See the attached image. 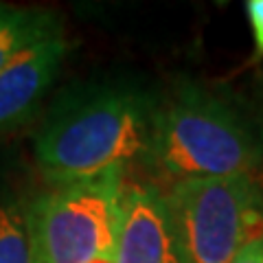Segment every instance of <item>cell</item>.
<instances>
[{
	"label": "cell",
	"mask_w": 263,
	"mask_h": 263,
	"mask_svg": "<svg viewBox=\"0 0 263 263\" xmlns=\"http://www.w3.org/2000/svg\"><path fill=\"white\" fill-rule=\"evenodd\" d=\"M233 263H263V235L252 239L237 252Z\"/></svg>",
	"instance_id": "10"
},
{
	"label": "cell",
	"mask_w": 263,
	"mask_h": 263,
	"mask_svg": "<svg viewBox=\"0 0 263 263\" xmlns=\"http://www.w3.org/2000/svg\"><path fill=\"white\" fill-rule=\"evenodd\" d=\"M246 15H248L252 40H254V55L263 57V0H248L243 5Z\"/></svg>",
	"instance_id": "9"
},
{
	"label": "cell",
	"mask_w": 263,
	"mask_h": 263,
	"mask_svg": "<svg viewBox=\"0 0 263 263\" xmlns=\"http://www.w3.org/2000/svg\"><path fill=\"white\" fill-rule=\"evenodd\" d=\"M68 53L64 33L31 46L0 70V132L18 125L51 88Z\"/></svg>",
	"instance_id": "6"
},
{
	"label": "cell",
	"mask_w": 263,
	"mask_h": 263,
	"mask_svg": "<svg viewBox=\"0 0 263 263\" xmlns=\"http://www.w3.org/2000/svg\"><path fill=\"white\" fill-rule=\"evenodd\" d=\"M60 33L62 27L53 13L0 5V70L31 46Z\"/></svg>",
	"instance_id": "7"
},
{
	"label": "cell",
	"mask_w": 263,
	"mask_h": 263,
	"mask_svg": "<svg viewBox=\"0 0 263 263\" xmlns=\"http://www.w3.org/2000/svg\"><path fill=\"white\" fill-rule=\"evenodd\" d=\"M154 108L143 95L105 90L46 123L35 158L53 186L81 182L145 158Z\"/></svg>",
	"instance_id": "2"
},
{
	"label": "cell",
	"mask_w": 263,
	"mask_h": 263,
	"mask_svg": "<svg viewBox=\"0 0 263 263\" xmlns=\"http://www.w3.org/2000/svg\"><path fill=\"white\" fill-rule=\"evenodd\" d=\"M125 169L60 184L29 204L33 263H117Z\"/></svg>",
	"instance_id": "3"
},
{
	"label": "cell",
	"mask_w": 263,
	"mask_h": 263,
	"mask_svg": "<svg viewBox=\"0 0 263 263\" xmlns=\"http://www.w3.org/2000/svg\"><path fill=\"white\" fill-rule=\"evenodd\" d=\"M184 263H233L263 235V182L257 174L195 178L164 189Z\"/></svg>",
	"instance_id": "4"
},
{
	"label": "cell",
	"mask_w": 263,
	"mask_h": 263,
	"mask_svg": "<svg viewBox=\"0 0 263 263\" xmlns=\"http://www.w3.org/2000/svg\"><path fill=\"white\" fill-rule=\"evenodd\" d=\"M0 263H33L29 209L20 202L0 204Z\"/></svg>",
	"instance_id": "8"
},
{
	"label": "cell",
	"mask_w": 263,
	"mask_h": 263,
	"mask_svg": "<svg viewBox=\"0 0 263 263\" xmlns=\"http://www.w3.org/2000/svg\"><path fill=\"white\" fill-rule=\"evenodd\" d=\"M145 160L169 184L257 174L263 136L228 99L197 84H180L154 108Z\"/></svg>",
	"instance_id": "1"
},
{
	"label": "cell",
	"mask_w": 263,
	"mask_h": 263,
	"mask_svg": "<svg viewBox=\"0 0 263 263\" xmlns=\"http://www.w3.org/2000/svg\"><path fill=\"white\" fill-rule=\"evenodd\" d=\"M117 263H184L160 189L127 184L117 235Z\"/></svg>",
	"instance_id": "5"
}]
</instances>
